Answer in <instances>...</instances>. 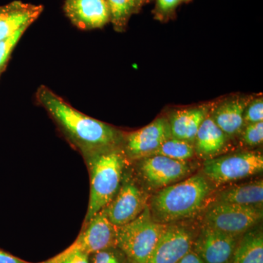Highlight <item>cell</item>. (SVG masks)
Masks as SVG:
<instances>
[{"label": "cell", "instance_id": "33", "mask_svg": "<svg viewBox=\"0 0 263 263\" xmlns=\"http://www.w3.org/2000/svg\"></svg>", "mask_w": 263, "mask_h": 263}, {"label": "cell", "instance_id": "17", "mask_svg": "<svg viewBox=\"0 0 263 263\" xmlns=\"http://www.w3.org/2000/svg\"><path fill=\"white\" fill-rule=\"evenodd\" d=\"M229 140L209 114L199 128L194 142L195 155L205 160L218 157L226 149Z\"/></svg>", "mask_w": 263, "mask_h": 263}, {"label": "cell", "instance_id": "12", "mask_svg": "<svg viewBox=\"0 0 263 263\" xmlns=\"http://www.w3.org/2000/svg\"><path fill=\"white\" fill-rule=\"evenodd\" d=\"M237 243L238 237L203 226L193 250L204 263H230Z\"/></svg>", "mask_w": 263, "mask_h": 263}, {"label": "cell", "instance_id": "11", "mask_svg": "<svg viewBox=\"0 0 263 263\" xmlns=\"http://www.w3.org/2000/svg\"><path fill=\"white\" fill-rule=\"evenodd\" d=\"M195 238L187 227L167 224L147 263H177L193 249Z\"/></svg>", "mask_w": 263, "mask_h": 263}, {"label": "cell", "instance_id": "24", "mask_svg": "<svg viewBox=\"0 0 263 263\" xmlns=\"http://www.w3.org/2000/svg\"><path fill=\"white\" fill-rule=\"evenodd\" d=\"M27 29V28L20 29L18 32L10 35V37L0 41V72L6 65L13 48L16 46L19 40L21 39Z\"/></svg>", "mask_w": 263, "mask_h": 263}, {"label": "cell", "instance_id": "27", "mask_svg": "<svg viewBox=\"0 0 263 263\" xmlns=\"http://www.w3.org/2000/svg\"><path fill=\"white\" fill-rule=\"evenodd\" d=\"M41 263H90V255L83 252H76L62 258L53 257Z\"/></svg>", "mask_w": 263, "mask_h": 263}, {"label": "cell", "instance_id": "18", "mask_svg": "<svg viewBox=\"0 0 263 263\" xmlns=\"http://www.w3.org/2000/svg\"><path fill=\"white\" fill-rule=\"evenodd\" d=\"M214 202L262 208V181L259 180L226 189L216 195Z\"/></svg>", "mask_w": 263, "mask_h": 263}, {"label": "cell", "instance_id": "21", "mask_svg": "<svg viewBox=\"0 0 263 263\" xmlns=\"http://www.w3.org/2000/svg\"><path fill=\"white\" fill-rule=\"evenodd\" d=\"M110 12V22L117 32H122L127 29L128 22L133 13H136L135 0H106Z\"/></svg>", "mask_w": 263, "mask_h": 263}, {"label": "cell", "instance_id": "3", "mask_svg": "<svg viewBox=\"0 0 263 263\" xmlns=\"http://www.w3.org/2000/svg\"><path fill=\"white\" fill-rule=\"evenodd\" d=\"M84 156L89 169L90 195L84 224L108 206L117 195L128 159L122 146L97 151Z\"/></svg>", "mask_w": 263, "mask_h": 263}, {"label": "cell", "instance_id": "14", "mask_svg": "<svg viewBox=\"0 0 263 263\" xmlns=\"http://www.w3.org/2000/svg\"><path fill=\"white\" fill-rule=\"evenodd\" d=\"M252 97L234 95L211 107L209 117L231 139L239 136L245 126L243 114Z\"/></svg>", "mask_w": 263, "mask_h": 263}, {"label": "cell", "instance_id": "19", "mask_svg": "<svg viewBox=\"0 0 263 263\" xmlns=\"http://www.w3.org/2000/svg\"><path fill=\"white\" fill-rule=\"evenodd\" d=\"M230 263H263V235L261 230H249L237 243Z\"/></svg>", "mask_w": 263, "mask_h": 263}, {"label": "cell", "instance_id": "20", "mask_svg": "<svg viewBox=\"0 0 263 263\" xmlns=\"http://www.w3.org/2000/svg\"><path fill=\"white\" fill-rule=\"evenodd\" d=\"M195 155L194 145L188 142L176 139L175 138H169L164 141L149 156H162L168 157L175 160L186 161L193 158Z\"/></svg>", "mask_w": 263, "mask_h": 263}, {"label": "cell", "instance_id": "8", "mask_svg": "<svg viewBox=\"0 0 263 263\" xmlns=\"http://www.w3.org/2000/svg\"><path fill=\"white\" fill-rule=\"evenodd\" d=\"M148 197L133 178L124 174L119 191L105 208L109 220L117 228L131 222L146 209Z\"/></svg>", "mask_w": 263, "mask_h": 263}, {"label": "cell", "instance_id": "25", "mask_svg": "<svg viewBox=\"0 0 263 263\" xmlns=\"http://www.w3.org/2000/svg\"><path fill=\"white\" fill-rule=\"evenodd\" d=\"M243 120L246 124L263 122V98H252L246 107L243 114Z\"/></svg>", "mask_w": 263, "mask_h": 263}, {"label": "cell", "instance_id": "2", "mask_svg": "<svg viewBox=\"0 0 263 263\" xmlns=\"http://www.w3.org/2000/svg\"><path fill=\"white\" fill-rule=\"evenodd\" d=\"M213 191L212 185L203 174L161 189L151 198L148 205L154 220L168 224L196 216Z\"/></svg>", "mask_w": 263, "mask_h": 263}, {"label": "cell", "instance_id": "28", "mask_svg": "<svg viewBox=\"0 0 263 263\" xmlns=\"http://www.w3.org/2000/svg\"><path fill=\"white\" fill-rule=\"evenodd\" d=\"M0 263H32L27 262L0 249Z\"/></svg>", "mask_w": 263, "mask_h": 263}, {"label": "cell", "instance_id": "9", "mask_svg": "<svg viewBox=\"0 0 263 263\" xmlns=\"http://www.w3.org/2000/svg\"><path fill=\"white\" fill-rule=\"evenodd\" d=\"M171 138L168 120L159 117L146 127L124 134L122 148L128 160H138L149 156Z\"/></svg>", "mask_w": 263, "mask_h": 263}, {"label": "cell", "instance_id": "29", "mask_svg": "<svg viewBox=\"0 0 263 263\" xmlns=\"http://www.w3.org/2000/svg\"><path fill=\"white\" fill-rule=\"evenodd\" d=\"M177 263H204L196 253L192 249L188 254L182 257Z\"/></svg>", "mask_w": 263, "mask_h": 263}, {"label": "cell", "instance_id": "30", "mask_svg": "<svg viewBox=\"0 0 263 263\" xmlns=\"http://www.w3.org/2000/svg\"><path fill=\"white\" fill-rule=\"evenodd\" d=\"M146 1L147 0H135V5H136V13H138V12L141 10L142 6L145 4V3H146Z\"/></svg>", "mask_w": 263, "mask_h": 263}, {"label": "cell", "instance_id": "7", "mask_svg": "<svg viewBox=\"0 0 263 263\" xmlns=\"http://www.w3.org/2000/svg\"><path fill=\"white\" fill-rule=\"evenodd\" d=\"M117 227L109 220L104 209L88 222L83 224L80 234L74 243L55 257L62 258L76 252L90 255L109 247H117Z\"/></svg>", "mask_w": 263, "mask_h": 263}, {"label": "cell", "instance_id": "5", "mask_svg": "<svg viewBox=\"0 0 263 263\" xmlns=\"http://www.w3.org/2000/svg\"><path fill=\"white\" fill-rule=\"evenodd\" d=\"M262 170V154L247 151L205 160L202 173L209 181L221 185L250 177Z\"/></svg>", "mask_w": 263, "mask_h": 263}, {"label": "cell", "instance_id": "32", "mask_svg": "<svg viewBox=\"0 0 263 263\" xmlns=\"http://www.w3.org/2000/svg\"><path fill=\"white\" fill-rule=\"evenodd\" d=\"M2 7H0V12H1Z\"/></svg>", "mask_w": 263, "mask_h": 263}, {"label": "cell", "instance_id": "23", "mask_svg": "<svg viewBox=\"0 0 263 263\" xmlns=\"http://www.w3.org/2000/svg\"><path fill=\"white\" fill-rule=\"evenodd\" d=\"M241 141L248 146H257L263 141V122L246 124L240 134Z\"/></svg>", "mask_w": 263, "mask_h": 263}, {"label": "cell", "instance_id": "16", "mask_svg": "<svg viewBox=\"0 0 263 263\" xmlns=\"http://www.w3.org/2000/svg\"><path fill=\"white\" fill-rule=\"evenodd\" d=\"M211 107L202 105L173 111L167 118L173 138L194 145L199 128L209 116Z\"/></svg>", "mask_w": 263, "mask_h": 263}, {"label": "cell", "instance_id": "6", "mask_svg": "<svg viewBox=\"0 0 263 263\" xmlns=\"http://www.w3.org/2000/svg\"><path fill=\"white\" fill-rule=\"evenodd\" d=\"M262 219V208L214 202L203 215L204 227L238 237Z\"/></svg>", "mask_w": 263, "mask_h": 263}, {"label": "cell", "instance_id": "4", "mask_svg": "<svg viewBox=\"0 0 263 263\" xmlns=\"http://www.w3.org/2000/svg\"><path fill=\"white\" fill-rule=\"evenodd\" d=\"M166 226L154 220L147 205L136 219L118 227L117 247L129 263H147Z\"/></svg>", "mask_w": 263, "mask_h": 263}, {"label": "cell", "instance_id": "26", "mask_svg": "<svg viewBox=\"0 0 263 263\" xmlns=\"http://www.w3.org/2000/svg\"><path fill=\"white\" fill-rule=\"evenodd\" d=\"M183 0H157L155 9V18L160 21L167 20L172 16L176 8Z\"/></svg>", "mask_w": 263, "mask_h": 263}, {"label": "cell", "instance_id": "31", "mask_svg": "<svg viewBox=\"0 0 263 263\" xmlns=\"http://www.w3.org/2000/svg\"><path fill=\"white\" fill-rule=\"evenodd\" d=\"M183 1L187 2V1H190V0H183Z\"/></svg>", "mask_w": 263, "mask_h": 263}, {"label": "cell", "instance_id": "13", "mask_svg": "<svg viewBox=\"0 0 263 263\" xmlns=\"http://www.w3.org/2000/svg\"><path fill=\"white\" fill-rule=\"evenodd\" d=\"M66 16L83 30L100 29L110 22L106 0H65Z\"/></svg>", "mask_w": 263, "mask_h": 263}, {"label": "cell", "instance_id": "15", "mask_svg": "<svg viewBox=\"0 0 263 263\" xmlns=\"http://www.w3.org/2000/svg\"><path fill=\"white\" fill-rule=\"evenodd\" d=\"M43 6L15 1L2 7L0 12V41L20 29H28L41 15Z\"/></svg>", "mask_w": 263, "mask_h": 263}, {"label": "cell", "instance_id": "22", "mask_svg": "<svg viewBox=\"0 0 263 263\" xmlns=\"http://www.w3.org/2000/svg\"><path fill=\"white\" fill-rule=\"evenodd\" d=\"M90 263H129L125 254L117 247L98 251L90 254Z\"/></svg>", "mask_w": 263, "mask_h": 263}, {"label": "cell", "instance_id": "10", "mask_svg": "<svg viewBox=\"0 0 263 263\" xmlns=\"http://www.w3.org/2000/svg\"><path fill=\"white\" fill-rule=\"evenodd\" d=\"M138 171L152 189H162L182 181L191 172L187 162L162 156H150L138 160Z\"/></svg>", "mask_w": 263, "mask_h": 263}, {"label": "cell", "instance_id": "1", "mask_svg": "<svg viewBox=\"0 0 263 263\" xmlns=\"http://www.w3.org/2000/svg\"><path fill=\"white\" fill-rule=\"evenodd\" d=\"M36 99L69 141L82 155L122 146L124 134L117 128L74 108L49 88L41 86Z\"/></svg>", "mask_w": 263, "mask_h": 263}]
</instances>
